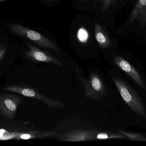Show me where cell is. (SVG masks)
I'll use <instances>...</instances> for the list:
<instances>
[{"mask_svg":"<svg viewBox=\"0 0 146 146\" xmlns=\"http://www.w3.org/2000/svg\"><path fill=\"white\" fill-rule=\"evenodd\" d=\"M123 27L129 39L146 40V0H135Z\"/></svg>","mask_w":146,"mask_h":146,"instance_id":"obj_1","label":"cell"},{"mask_svg":"<svg viewBox=\"0 0 146 146\" xmlns=\"http://www.w3.org/2000/svg\"><path fill=\"white\" fill-rule=\"evenodd\" d=\"M121 96L129 107L139 117L146 118L144 104L137 93L124 81L115 77L112 78Z\"/></svg>","mask_w":146,"mask_h":146,"instance_id":"obj_2","label":"cell"},{"mask_svg":"<svg viewBox=\"0 0 146 146\" xmlns=\"http://www.w3.org/2000/svg\"><path fill=\"white\" fill-rule=\"evenodd\" d=\"M9 28L14 33L22 37L28 39L44 49L58 52V46L42 34L25 27L19 24H10Z\"/></svg>","mask_w":146,"mask_h":146,"instance_id":"obj_3","label":"cell"},{"mask_svg":"<svg viewBox=\"0 0 146 146\" xmlns=\"http://www.w3.org/2000/svg\"><path fill=\"white\" fill-rule=\"evenodd\" d=\"M85 90L84 96L90 100H100L103 97H108L105 85L101 77L97 73L89 74L88 79L79 77Z\"/></svg>","mask_w":146,"mask_h":146,"instance_id":"obj_4","label":"cell"},{"mask_svg":"<svg viewBox=\"0 0 146 146\" xmlns=\"http://www.w3.org/2000/svg\"><path fill=\"white\" fill-rule=\"evenodd\" d=\"M5 91L13 92L25 97L35 99L43 102L45 105L50 108L62 109L64 108L65 105L60 101L57 99L50 98L43 95L40 94L32 88L18 86H9L5 87Z\"/></svg>","mask_w":146,"mask_h":146,"instance_id":"obj_5","label":"cell"},{"mask_svg":"<svg viewBox=\"0 0 146 146\" xmlns=\"http://www.w3.org/2000/svg\"><path fill=\"white\" fill-rule=\"evenodd\" d=\"M22 101L21 98L13 94L0 95V111L7 118L13 119Z\"/></svg>","mask_w":146,"mask_h":146,"instance_id":"obj_6","label":"cell"},{"mask_svg":"<svg viewBox=\"0 0 146 146\" xmlns=\"http://www.w3.org/2000/svg\"><path fill=\"white\" fill-rule=\"evenodd\" d=\"M98 131L94 130H74L66 132L57 136L58 139L61 141L78 142L96 140V136Z\"/></svg>","mask_w":146,"mask_h":146,"instance_id":"obj_7","label":"cell"},{"mask_svg":"<svg viewBox=\"0 0 146 146\" xmlns=\"http://www.w3.org/2000/svg\"><path fill=\"white\" fill-rule=\"evenodd\" d=\"M28 46L30 50L26 52V55L32 61L52 63L60 67H63L62 63L49 52L42 50L31 44H28Z\"/></svg>","mask_w":146,"mask_h":146,"instance_id":"obj_8","label":"cell"},{"mask_svg":"<svg viewBox=\"0 0 146 146\" xmlns=\"http://www.w3.org/2000/svg\"><path fill=\"white\" fill-rule=\"evenodd\" d=\"M114 63L131 77L137 85L142 89H146L145 82L137 70L122 57L115 56L113 59Z\"/></svg>","mask_w":146,"mask_h":146,"instance_id":"obj_9","label":"cell"},{"mask_svg":"<svg viewBox=\"0 0 146 146\" xmlns=\"http://www.w3.org/2000/svg\"><path fill=\"white\" fill-rule=\"evenodd\" d=\"M94 34L96 40L101 48L106 49L112 47L113 43L109 35L97 22L94 25Z\"/></svg>","mask_w":146,"mask_h":146,"instance_id":"obj_10","label":"cell"},{"mask_svg":"<svg viewBox=\"0 0 146 146\" xmlns=\"http://www.w3.org/2000/svg\"><path fill=\"white\" fill-rule=\"evenodd\" d=\"M125 136L123 134L113 133L105 131H99L96 136V140L110 139H123Z\"/></svg>","mask_w":146,"mask_h":146,"instance_id":"obj_11","label":"cell"},{"mask_svg":"<svg viewBox=\"0 0 146 146\" xmlns=\"http://www.w3.org/2000/svg\"><path fill=\"white\" fill-rule=\"evenodd\" d=\"M115 129L117 130L130 140L135 141H146V138L142 135L128 133L118 129Z\"/></svg>","mask_w":146,"mask_h":146,"instance_id":"obj_12","label":"cell"},{"mask_svg":"<svg viewBox=\"0 0 146 146\" xmlns=\"http://www.w3.org/2000/svg\"><path fill=\"white\" fill-rule=\"evenodd\" d=\"M115 0H100L101 3V9L103 12H106L108 10L111 4H113Z\"/></svg>","mask_w":146,"mask_h":146,"instance_id":"obj_13","label":"cell"},{"mask_svg":"<svg viewBox=\"0 0 146 146\" xmlns=\"http://www.w3.org/2000/svg\"><path fill=\"white\" fill-rule=\"evenodd\" d=\"M78 34L79 39L82 42H85L86 40V38H87V33H86L84 29H81L80 30Z\"/></svg>","mask_w":146,"mask_h":146,"instance_id":"obj_14","label":"cell"},{"mask_svg":"<svg viewBox=\"0 0 146 146\" xmlns=\"http://www.w3.org/2000/svg\"><path fill=\"white\" fill-rule=\"evenodd\" d=\"M6 46L4 45H0V61L6 52Z\"/></svg>","mask_w":146,"mask_h":146,"instance_id":"obj_15","label":"cell"},{"mask_svg":"<svg viewBox=\"0 0 146 146\" xmlns=\"http://www.w3.org/2000/svg\"><path fill=\"white\" fill-rule=\"evenodd\" d=\"M87 1V0H81L82 1Z\"/></svg>","mask_w":146,"mask_h":146,"instance_id":"obj_16","label":"cell"},{"mask_svg":"<svg viewBox=\"0 0 146 146\" xmlns=\"http://www.w3.org/2000/svg\"><path fill=\"white\" fill-rule=\"evenodd\" d=\"M5 1V0H0V1Z\"/></svg>","mask_w":146,"mask_h":146,"instance_id":"obj_17","label":"cell"}]
</instances>
